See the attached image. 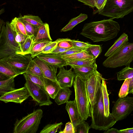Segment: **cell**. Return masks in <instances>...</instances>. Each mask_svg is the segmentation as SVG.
<instances>
[{"mask_svg": "<svg viewBox=\"0 0 133 133\" xmlns=\"http://www.w3.org/2000/svg\"><path fill=\"white\" fill-rule=\"evenodd\" d=\"M128 36L123 33L115 41L114 44L108 50L105 56L108 57L118 50L128 42Z\"/></svg>", "mask_w": 133, "mask_h": 133, "instance_id": "19", "label": "cell"}, {"mask_svg": "<svg viewBox=\"0 0 133 133\" xmlns=\"http://www.w3.org/2000/svg\"><path fill=\"white\" fill-rule=\"evenodd\" d=\"M59 133H75L74 126L70 122L66 123L64 129L59 132Z\"/></svg>", "mask_w": 133, "mask_h": 133, "instance_id": "46", "label": "cell"}, {"mask_svg": "<svg viewBox=\"0 0 133 133\" xmlns=\"http://www.w3.org/2000/svg\"><path fill=\"white\" fill-rule=\"evenodd\" d=\"M133 88V77L130 79L129 86V94L131 93Z\"/></svg>", "mask_w": 133, "mask_h": 133, "instance_id": "51", "label": "cell"}, {"mask_svg": "<svg viewBox=\"0 0 133 133\" xmlns=\"http://www.w3.org/2000/svg\"><path fill=\"white\" fill-rule=\"evenodd\" d=\"M72 85L75 92V99L80 116L83 119L86 120L91 117V105L86 88L85 79L76 75Z\"/></svg>", "mask_w": 133, "mask_h": 133, "instance_id": "4", "label": "cell"}, {"mask_svg": "<svg viewBox=\"0 0 133 133\" xmlns=\"http://www.w3.org/2000/svg\"><path fill=\"white\" fill-rule=\"evenodd\" d=\"M65 109L75 130L76 126L83 120L80 115L75 100L68 101L66 103Z\"/></svg>", "mask_w": 133, "mask_h": 133, "instance_id": "16", "label": "cell"}, {"mask_svg": "<svg viewBox=\"0 0 133 133\" xmlns=\"http://www.w3.org/2000/svg\"><path fill=\"white\" fill-rule=\"evenodd\" d=\"M23 74L25 80H29L33 83L41 86L45 90L44 83L41 78V77L28 72H26Z\"/></svg>", "mask_w": 133, "mask_h": 133, "instance_id": "36", "label": "cell"}, {"mask_svg": "<svg viewBox=\"0 0 133 133\" xmlns=\"http://www.w3.org/2000/svg\"><path fill=\"white\" fill-rule=\"evenodd\" d=\"M120 133H133V128L119 130Z\"/></svg>", "mask_w": 133, "mask_h": 133, "instance_id": "49", "label": "cell"}, {"mask_svg": "<svg viewBox=\"0 0 133 133\" xmlns=\"http://www.w3.org/2000/svg\"><path fill=\"white\" fill-rule=\"evenodd\" d=\"M26 72L40 77H44L41 69L33 59L30 62Z\"/></svg>", "mask_w": 133, "mask_h": 133, "instance_id": "31", "label": "cell"}, {"mask_svg": "<svg viewBox=\"0 0 133 133\" xmlns=\"http://www.w3.org/2000/svg\"><path fill=\"white\" fill-rule=\"evenodd\" d=\"M57 45V43L55 41H51L44 48L41 53H51L55 49Z\"/></svg>", "mask_w": 133, "mask_h": 133, "instance_id": "43", "label": "cell"}, {"mask_svg": "<svg viewBox=\"0 0 133 133\" xmlns=\"http://www.w3.org/2000/svg\"><path fill=\"white\" fill-rule=\"evenodd\" d=\"M0 73L9 78L21 74L10 65L3 60H0Z\"/></svg>", "mask_w": 133, "mask_h": 133, "instance_id": "22", "label": "cell"}, {"mask_svg": "<svg viewBox=\"0 0 133 133\" xmlns=\"http://www.w3.org/2000/svg\"><path fill=\"white\" fill-rule=\"evenodd\" d=\"M26 87L15 89L1 96L0 100L5 103L12 102L21 104L30 96Z\"/></svg>", "mask_w": 133, "mask_h": 133, "instance_id": "12", "label": "cell"}, {"mask_svg": "<svg viewBox=\"0 0 133 133\" xmlns=\"http://www.w3.org/2000/svg\"><path fill=\"white\" fill-rule=\"evenodd\" d=\"M61 57L66 61L81 60L94 58L86 50L73 54Z\"/></svg>", "mask_w": 133, "mask_h": 133, "instance_id": "27", "label": "cell"}, {"mask_svg": "<svg viewBox=\"0 0 133 133\" xmlns=\"http://www.w3.org/2000/svg\"><path fill=\"white\" fill-rule=\"evenodd\" d=\"M4 9H2L0 10V14H1L2 13H3L4 12Z\"/></svg>", "mask_w": 133, "mask_h": 133, "instance_id": "53", "label": "cell"}, {"mask_svg": "<svg viewBox=\"0 0 133 133\" xmlns=\"http://www.w3.org/2000/svg\"><path fill=\"white\" fill-rule=\"evenodd\" d=\"M24 84L34 101L40 106L51 104L52 103L46 90L41 86L29 80L26 79Z\"/></svg>", "mask_w": 133, "mask_h": 133, "instance_id": "9", "label": "cell"}, {"mask_svg": "<svg viewBox=\"0 0 133 133\" xmlns=\"http://www.w3.org/2000/svg\"><path fill=\"white\" fill-rule=\"evenodd\" d=\"M63 123L62 122L47 124L41 131L40 133H55L61 130Z\"/></svg>", "mask_w": 133, "mask_h": 133, "instance_id": "33", "label": "cell"}, {"mask_svg": "<svg viewBox=\"0 0 133 133\" xmlns=\"http://www.w3.org/2000/svg\"><path fill=\"white\" fill-rule=\"evenodd\" d=\"M96 59L77 60L67 61V65L82 66L91 65L95 61Z\"/></svg>", "mask_w": 133, "mask_h": 133, "instance_id": "32", "label": "cell"}, {"mask_svg": "<svg viewBox=\"0 0 133 133\" xmlns=\"http://www.w3.org/2000/svg\"><path fill=\"white\" fill-rule=\"evenodd\" d=\"M72 40L69 38H58L55 41L57 43V46L65 48H73Z\"/></svg>", "mask_w": 133, "mask_h": 133, "instance_id": "38", "label": "cell"}, {"mask_svg": "<svg viewBox=\"0 0 133 133\" xmlns=\"http://www.w3.org/2000/svg\"><path fill=\"white\" fill-rule=\"evenodd\" d=\"M91 128L85 120H83L76 127L75 130V133H88Z\"/></svg>", "mask_w": 133, "mask_h": 133, "instance_id": "37", "label": "cell"}, {"mask_svg": "<svg viewBox=\"0 0 133 133\" xmlns=\"http://www.w3.org/2000/svg\"><path fill=\"white\" fill-rule=\"evenodd\" d=\"M133 12V0H107L99 14L113 19L122 18Z\"/></svg>", "mask_w": 133, "mask_h": 133, "instance_id": "5", "label": "cell"}, {"mask_svg": "<svg viewBox=\"0 0 133 133\" xmlns=\"http://www.w3.org/2000/svg\"><path fill=\"white\" fill-rule=\"evenodd\" d=\"M13 32L15 40L19 44L22 50L21 46L25 41L28 36L25 35L19 32H16L14 31Z\"/></svg>", "mask_w": 133, "mask_h": 133, "instance_id": "41", "label": "cell"}, {"mask_svg": "<svg viewBox=\"0 0 133 133\" xmlns=\"http://www.w3.org/2000/svg\"><path fill=\"white\" fill-rule=\"evenodd\" d=\"M36 57L40 59L59 68L67 65L66 60L54 54L41 53Z\"/></svg>", "mask_w": 133, "mask_h": 133, "instance_id": "15", "label": "cell"}, {"mask_svg": "<svg viewBox=\"0 0 133 133\" xmlns=\"http://www.w3.org/2000/svg\"><path fill=\"white\" fill-rule=\"evenodd\" d=\"M72 92L69 87L61 88L55 98V102L58 105L66 103L69 101Z\"/></svg>", "mask_w": 133, "mask_h": 133, "instance_id": "21", "label": "cell"}, {"mask_svg": "<svg viewBox=\"0 0 133 133\" xmlns=\"http://www.w3.org/2000/svg\"><path fill=\"white\" fill-rule=\"evenodd\" d=\"M59 69L56 77L58 83L61 88L71 87L76 74L72 71L71 68L69 70L65 69L63 67Z\"/></svg>", "mask_w": 133, "mask_h": 133, "instance_id": "13", "label": "cell"}, {"mask_svg": "<svg viewBox=\"0 0 133 133\" xmlns=\"http://www.w3.org/2000/svg\"><path fill=\"white\" fill-rule=\"evenodd\" d=\"M76 74L85 79L97 70V65L95 61L92 64L82 66H71Z\"/></svg>", "mask_w": 133, "mask_h": 133, "instance_id": "18", "label": "cell"}, {"mask_svg": "<svg viewBox=\"0 0 133 133\" xmlns=\"http://www.w3.org/2000/svg\"><path fill=\"white\" fill-rule=\"evenodd\" d=\"M133 110V97H119L114 103L111 114L117 121L126 118Z\"/></svg>", "mask_w": 133, "mask_h": 133, "instance_id": "8", "label": "cell"}, {"mask_svg": "<svg viewBox=\"0 0 133 133\" xmlns=\"http://www.w3.org/2000/svg\"><path fill=\"white\" fill-rule=\"evenodd\" d=\"M33 60L41 69L44 77L58 82L56 78L58 68L57 67L50 64L37 57Z\"/></svg>", "mask_w": 133, "mask_h": 133, "instance_id": "14", "label": "cell"}, {"mask_svg": "<svg viewBox=\"0 0 133 133\" xmlns=\"http://www.w3.org/2000/svg\"><path fill=\"white\" fill-rule=\"evenodd\" d=\"M70 48H64L57 46L56 48L52 51V53L55 54H57L61 53L65 51Z\"/></svg>", "mask_w": 133, "mask_h": 133, "instance_id": "47", "label": "cell"}, {"mask_svg": "<svg viewBox=\"0 0 133 133\" xmlns=\"http://www.w3.org/2000/svg\"><path fill=\"white\" fill-rule=\"evenodd\" d=\"M87 48H81L73 47L64 52L55 54L60 56L69 55L86 50Z\"/></svg>", "mask_w": 133, "mask_h": 133, "instance_id": "42", "label": "cell"}, {"mask_svg": "<svg viewBox=\"0 0 133 133\" xmlns=\"http://www.w3.org/2000/svg\"><path fill=\"white\" fill-rule=\"evenodd\" d=\"M95 7L97 9L98 12H101L104 8L107 0H94Z\"/></svg>", "mask_w": 133, "mask_h": 133, "instance_id": "45", "label": "cell"}, {"mask_svg": "<svg viewBox=\"0 0 133 133\" xmlns=\"http://www.w3.org/2000/svg\"><path fill=\"white\" fill-rule=\"evenodd\" d=\"M117 80L118 81L125 80L133 77V68L129 66H126L120 71L117 73Z\"/></svg>", "mask_w": 133, "mask_h": 133, "instance_id": "30", "label": "cell"}, {"mask_svg": "<svg viewBox=\"0 0 133 133\" xmlns=\"http://www.w3.org/2000/svg\"><path fill=\"white\" fill-rule=\"evenodd\" d=\"M4 22L2 20L0 19V30H1L2 26L4 24Z\"/></svg>", "mask_w": 133, "mask_h": 133, "instance_id": "52", "label": "cell"}, {"mask_svg": "<svg viewBox=\"0 0 133 133\" xmlns=\"http://www.w3.org/2000/svg\"><path fill=\"white\" fill-rule=\"evenodd\" d=\"M43 115L42 110H34L19 120L14 124V133H36L38 130Z\"/></svg>", "mask_w": 133, "mask_h": 133, "instance_id": "7", "label": "cell"}, {"mask_svg": "<svg viewBox=\"0 0 133 133\" xmlns=\"http://www.w3.org/2000/svg\"><path fill=\"white\" fill-rule=\"evenodd\" d=\"M73 47L81 48H87L93 45L77 40H72Z\"/></svg>", "mask_w": 133, "mask_h": 133, "instance_id": "44", "label": "cell"}, {"mask_svg": "<svg viewBox=\"0 0 133 133\" xmlns=\"http://www.w3.org/2000/svg\"><path fill=\"white\" fill-rule=\"evenodd\" d=\"M18 18L21 19V21L24 24L25 27L27 35L34 38L35 37L38 27H36L27 22L19 17Z\"/></svg>", "mask_w": 133, "mask_h": 133, "instance_id": "34", "label": "cell"}, {"mask_svg": "<svg viewBox=\"0 0 133 133\" xmlns=\"http://www.w3.org/2000/svg\"><path fill=\"white\" fill-rule=\"evenodd\" d=\"M104 132L105 133H120L119 130L114 128L109 129L106 130Z\"/></svg>", "mask_w": 133, "mask_h": 133, "instance_id": "50", "label": "cell"}, {"mask_svg": "<svg viewBox=\"0 0 133 133\" xmlns=\"http://www.w3.org/2000/svg\"><path fill=\"white\" fill-rule=\"evenodd\" d=\"M45 40H52L50 35L49 25L46 23L38 28L35 37L34 38V42Z\"/></svg>", "mask_w": 133, "mask_h": 133, "instance_id": "20", "label": "cell"}, {"mask_svg": "<svg viewBox=\"0 0 133 133\" xmlns=\"http://www.w3.org/2000/svg\"><path fill=\"white\" fill-rule=\"evenodd\" d=\"M16 54H22V50L16 41L10 23L6 22L0 30V60L7 58Z\"/></svg>", "mask_w": 133, "mask_h": 133, "instance_id": "3", "label": "cell"}, {"mask_svg": "<svg viewBox=\"0 0 133 133\" xmlns=\"http://www.w3.org/2000/svg\"><path fill=\"white\" fill-rule=\"evenodd\" d=\"M87 15L81 14L78 16L71 19L66 24L61 30V32H66L72 30L77 24L84 21L88 18Z\"/></svg>", "mask_w": 133, "mask_h": 133, "instance_id": "25", "label": "cell"}, {"mask_svg": "<svg viewBox=\"0 0 133 133\" xmlns=\"http://www.w3.org/2000/svg\"><path fill=\"white\" fill-rule=\"evenodd\" d=\"M131 93L133 94V88L131 91Z\"/></svg>", "mask_w": 133, "mask_h": 133, "instance_id": "55", "label": "cell"}, {"mask_svg": "<svg viewBox=\"0 0 133 133\" xmlns=\"http://www.w3.org/2000/svg\"><path fill=\"white\" fill-rule=\"evenodd\" d=\"M118 23L111 18L85 24L80 34L94 42H105L115 38L120 30Z\"/></svg>", "mask_w": 133, "mask_h": 133, "instance_id": "1", "label": "cell"}, {"mask_svg": "<svg viewBox=\"0 0 133 133\" xmlns=\"http://www.w3.org/2000/svg\"><path fill=\"white\" fill-rule=\"evenodd\" d=\"M13 77L0 81V95L1 96L15 89Z\"/></svg>", "mask_w": 133, "mask_h": 133, "instance_id": "24", "label": "cell"}, {"mask_svg": "<svg viewBox=\"0 0 133 133\" xmlns=\"http://www.w3.org/2000/svg\"><path fill=\"white\" fill-rule=\"evenodd\" d=\"M19 17L27 22L37 27H40L44 24L40 18L37 16L29 14L23 16L21 15Z\"/></svg>", "mask_w": 133, "mask_h": 133, "instance_id": "29", "label": "cell"}, {"mask_svg": "<svg viewBox=\"0 0 133 133\" xmlns=\"http://www.w3.org/2000/svg\"><path fill=\"white\" fill-rule=\"evenodd\" d=\"M41 78L50 97L55 99L56 95L61 88L59 83L44 77H41Z\"/></svg>", "mask_w": 133, "mask_h": 133, "instance_id": "17", "label": "cell"}, {"mask_svg": "<svg viewBox=\"0 0 133 133\" xmlns=\"http://www.w3.org/2000/svg\"><path fill=\"white\" fill-rule=\"evenodd\" d=\"M90 1L92 2L94 4V0H89Z\"/></svg>", "mask_w": 133, "mask_h": 133, "instance_id": "54", "label": "cell"}, {"mask_svg": "<svg viewBox=\"0 0 133 133\" xmlns=\"http://www.w3.org/2000/svg\"><path fill=\"white\" fill-rule=\"evenodd\" d=\"M103 78L97 70L85 79L86 88L91 106L96 102L97 95Z\"/></svg>", "mask_w": 133, "mask_h": 133, "instance_id": "10", "label": "cell"}, {"mask_svg": "<svg viewBox=\"0 0 133 133\" xmlns=\"http://www.w3.org/2000/svg\"><path fill=\"white\" fill-rule=\"evenodd\" d=\"M94 58L96 59L101 52V48L99 45H93L86 50Z\"/></svg>", "mask_w": 133, "mask_h": 133, "instance_id": "40", "label": "cell"}, {"mask_svg": "<svg viewBox=\"0 0 133 133\" xmlns=\"http://www.w3.org/2000/svg\"><path fill=\"white\" fill-rule=\"evenodd\" d=\"M101 87L103 98L104 107V115L105 116L108 117L112 115L109 112V101L106 84L105 79L103 78Z\"/></svg>", "mask_w": 133, "mask_h": 133, "instance_id": "23", "label": "cell"}, {"mask_svg": "<svg viewBox=\"0 0 133 133\" xmlns=\"http://www.w3.org/2000/svg\"><path fill=\"white\" fill-rule=\"evenodd\" d=\"M91 124L90 126L91 128L106 131L117 122L112 114L108 117L105 115L101 85L97 94L96 102L91 106Z\"/></svg>", "mask_w": 133, "mask_h": 133, "instance_id": "2", "label": "cell"}, {"mask_svg": "<svg viewBox=\"0 0 133 133\" xmlns=\"http://www.w3.org/2000/svg\"><path fill=\"white\" fill-rule=\"evenodd\" d=\"M34 43V38L28 36L25 41L21 46L22 54H30L31 50Z\"/></svg>", "mask_w": 133, "mask_h": 133, "instance_id": "35", "label": "cell"}, {"mask_svg": "<svg viewBox=\"0 0 133 133\" xmlns=\"http://www.w3.org/2000/svg\"><path fill=\"white\" fill-rule=\"evenodd\" d=\"M10 26L13 31L19 32L28 36L25 26L18 17H15L12 19L10 23Z\"/></svg>", "mask_w": 133, "mask_h": 133, "instance_id": "28", "label": "cell"}, {"mask_svg": "<svg viewBox=\"0 0 133 133\" xmlns=\"http://www.w3.org/2000/svg\"><path fill=\"white\" fill-rule=\"evenodd\" d=\"M51 41L49 40H45L34 42L30 54L32 58L41 53L45 47Z\"/></svg>", "mask_w": 133, "mask_h": 133, "instance_id": "26", "label": "cell"}, {"mask_svg": "<svg viewBox=\"0 0 133 133\" xmlns=\"http://www.w3.org/2000/svg\"><path fill=\"white\" fill-rule=\"evenodd\" d=\"M32 59L30 54H16L0 60L4 61L22 74L26 72Z\"/></svg>", "mask_w": 133, "mask_h": 133, "instance_id": "11", "label": "cell"}, {"mask_svg": "<svg viewBox=\"0 0 133 133\" xmlns=\"http://www.w3.org/2000/svg\"><path fill=\"white\" fill-rule=\"evenodd\" d=\"M130 79V78H128L124 80L118 94V96L119 97H125L129 94Z\"/></svg>", "mask_w": 133, "mask_h": 133, "instance_id": "39", "label": "cell"}, {"mask_svg": "<svg viewBox=\"0 0 133 133\" xmlns=\"http://www.w3.org/2000/svg\"><path fill=\"white\" fill-rule=\"evenodd\" d=\"M133 61V42H128L103 62L106 68H115L123 66H129Z\"/></svg>", "mask_w": 133, "mask_h": 133, "instance_id": "6", "label": "cell"}, {"mask_svg": "<svg viewBox=\"0 0 133 133\" xmlns=\"http://www.w3.org/2000/svg\"><path fill=\"white\" fill-rule=\"evenodd\" d=\"M83 3L84 4L88 5L91 7H95L94 4L89 0H77Z\"/></svg>", "mask_w": 133, "mask_h": 133, "instance_id": "48", "label": "cell"}]
</instances>
